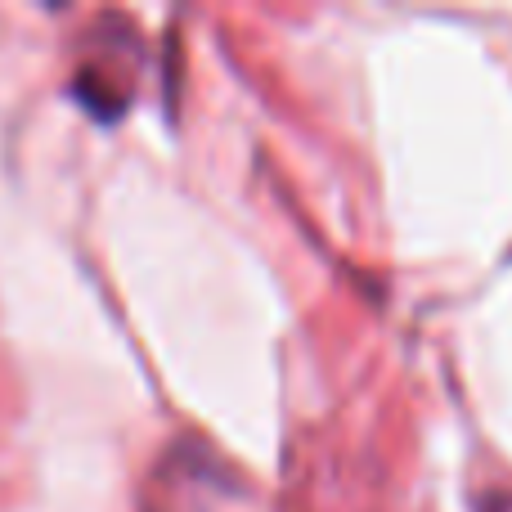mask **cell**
<instances>
[{"label":"cell","mask_w":512,"mask_h":512,"mask_svg":"<svg viewBox=\"0 0 512 512\" xmlns=\"http://www.w3.org/2000/svg\"><path fill=\"white\" fill-rule=\"evenodd\" d=\"M481 512H512V499H490Z\"/></svg>","instance_id":"1"}]
</instances>
